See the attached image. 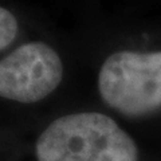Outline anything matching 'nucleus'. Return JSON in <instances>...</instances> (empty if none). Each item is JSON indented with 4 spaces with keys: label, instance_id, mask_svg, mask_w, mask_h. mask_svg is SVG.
Instances as JSON below:
<instances>
[{
    "label": "nucleus",
    "instance_id": "4",
    "mask_svg": "<svg viewBox=\"0 0 161 161\" xmlns=\"http://www.w3.org/2000/svg\"><path fill=\"white\" fill-rule=\"evenodd\" d=\"M18 34L16 18L8 9L0 7V50L7 48Z\"/></svg>",
    "mask_w": 161,
    "mask_h": 161
},
{
    "label": "nucleus",
    "instance_id": "3",
    "mask_svg": "<svg viewBox=\"0 0 161 161\" xmlns=\"http://www.w3.org/2000/svg\"><path fill=\"white\" fill-rule=\"evenodd\" d=\"M63 66L55 50L32 42L18 47L0 60V97L32 103L59 86Z\"/></svg>",
    "mask_w": 161,
    "mask_h": 161
},
{
    "label": "nucleus",
    "instance_id": "1",
    "mask_svg": "<svg viewBox=\"0 0 161 161\" xmlns=\"http://www.w3.org/2000/svg\"><path fill=\"white\" fill-rule=\"evenodd\" d=\"M38 161H138L134 141L101 113L59 117L36 141Z\"/></svg>",
    "mask_w": 161,
    "mask_h": 161
},
{
    "label": "nucleus",
    "instance_id": "2",
    "mask_svg": "<svg viewBox=\"0 0 161 161\" xmlns=\"http://www.w3.org/2000/svg\"><path fill=\"white\" fill-rule=\"evenodd\" d=\"M98 89L110 108L128 117H144L161 109V51H118L105 60Z\"/></svg>",
    "mask_w": 161,
    "mask_h": 161
}]
</instances>
